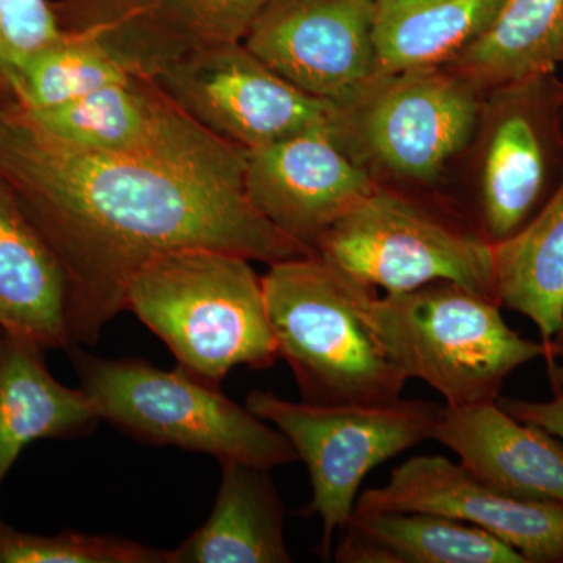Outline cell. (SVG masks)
Returning a JSON list of instances; mask_svg holds the SVG:
<instances>
[{"label":"cell","instance_id":"cell-21","mask_svg":"<svg viewBox=\"0 0 563 563\" xmlns=\"http://www.w3.org/2000/svg\"><path fill=\"white\" fill-rule=\"evenodd\" d=\"M503 0H374L377 76L442 68L495 20Z\"/></svg>","mask_w":563,"mask_h":563},{"label":"cell","instance_id":"cell-13","mask_svg":"<svg viewBox=\"0 0 563 563\" xmlns=\"http://www.w3.org/2000/svg\"><path fill=\"white\" fill-rule=\"evenodd\" d=\"M273 0H52L63 31L154 77L190 52L240 43Z\"/></svg>","mask_w":563,"mask_h":563},{"label":"cell","instance_id":"cell-16","mask_svg":"<svg viewBox=\"0 0 563 563\" xmlns=\"http://www.w3.org/2000/svg\"><path fill=\"white\" fill-rule=\"evenodd\" d=\"M432 439L496 490L563 506V440L517 420L498 401L444 406Z\"/></svg>","mask_w":563,"mask_h":563},{"label":"cell","instance_id":"cell-1","mask_svg":"<svg viewBox=\"0 0 563 563\" xmlns=\"http://www.w3.org/2000/svg\"><path fill=\"white\" fill-rule=\"evenodd\" d=\"M0 179L65 269L70 346L98 342L128 310L132 277L168 252L209 247L266 265L314 254L269 224L242 185L76 150L10 98L0 102Z\"/></svg>","mask_w":563,"mask_h":563},{"label":"cell","instance_id":"cell-23","mask_svg":"<svg viewBox=\"0 0 563 563\" xmlns=\"http://www.w3.org/2000/svg\"><path fill=\"white\" fill-rule=\"evenodd\" d=\"M496 301L529 318L543 344L563 313V180L528 225L495 246Z\"/></svg>","mask_w":563,"mask_h":563},{"label":"cell","instance_id":"cell-4","mask_svg":"<svg viewBox=\"0 0 563 563\" xmlns=\"http://www.w3.org/2000/svg\"><path fill=\"white\" fill-rule=\"evenodd\" d=\"M268 266L266 310L303 402L372 406L401 398L406 376L358 313L350 276L317 254Z\"/></svg>","mask_w":563,"mask_h":563},{"label":"cell","instance_id":"cell-9","mask_svg":"<svg viewBox=\"0 0 563 563\" xmlns=\"http://www.w3.org/2000/svg\"><path fill=\"white\" fill-rule=\"evenodd\" d=\"M246 407L273 422L306 463L312 499L301 514L320 517L324 558L331 554L333 533L350 523L366 474L432 439L443 409L402 398L372 406H314L261 390L247 395Z\"/></svg>","mask_w":563,"mask_h":563},{"label":"cell","instance_id":"cell-24","mask_svg":"<svg viewBox=\"0 0 563 563\" xmlns=\"http://www.w3.org/2000/svg\"><path fill=\"white\" fill-rule=\"evenodd\" d=\"M98 41L66 32L25 63L9 92L21 109H57L132 76Z\"/></svg>","mask_w":563,"mask_h":563},{"label":"cell","instance_id":"cell-22","mask_svg":"<svg viewBox=\"0 0 563 563\" xmlns=\"http://www.w3.org/2000/svg\"><path fill=\"white\" fill-rule=\"evenodd\" d=\"M563 65V0H503L492 24L443 68L487 92Z\"/></svg>","mask_w":563,"mask_h":563},{"label":"cell","instance_id":"cell-5","mask_svg":"<svg viewBox=\"0 0 563 563\" xmlns=\"http://www.w3.org/2000/svg\"><path fill=\"white\" fill-rule=\"evenodd\" d=\"M314 254L373 290L451 280L498 302L495 244L462 203L432 190L377 184L322 236Z\"/></svg>","mask_w":563,"mask_h":563},{"label":"cell","instance_id":"cell-8","mask_svg":"<svg viewBox=\"0 0 563 563\" xmlns=\"http://www.w3.org/2000/svg\"><path fill=\"white\" fill-rule=\"evenodd\" d=\"M472 199L465 207L493 244L518 235L563 180V80L536 74L484 92L465 151Z\"/></svg>","mask_w":563,"mask_h":563},{"label":"cell","instance_id":"cell-20","mask_svg":"<svg viewBox=\"0 0 563 563\" xmlns=\"http://www.w3.org/2000/svg\"><path fill=\"white\" fill-rule=\"evenodd\" d=\"M340 563H528L477 526L426 512L355 510L335 551Z\"/></svg>","mask_w":563,"mask_h":563},{"label":"cell","instance_id":"cell-19","mask_svg":"<svg viewBox=\"0 0 563 563\" xmlns=\"http://www.w3.org/2000/svg\"><path fill=\"white\" fill-rule=\"evenodd\" d=\"M221 468L213 512L172 551V563H290L285 507L268 472L235 461Z\"/></svg>","mask_w":563,"mask_h":563},{"label":"cell","instance_id":"cell-2","mask_svg":"<svg viewBox=\"0 0 563 563\" xmlns=\"http://www.w3.org/2000/svg\"><path fill=\"white\" fill-rule=\"evenodd\" d=\"M354 301L406 379L431 385L446 406L498 401L510 374L548 357L504 321L498 302L455 282L379 296L354 280Z\"/></svg>","mask_w":563,"mask_h":563},{"label":"cell","instance_id":"cell-12","mask_svg":"<svg viewBox=\"0 0 563 563\" xmlns=\"http://www.w3.org/2000/svg\"><path fill=\"white\" fill-rule=\"evenodd\" d=\"M374 0H273L243 43L299 90L347 106L377 77Z\"/></svg>","mask_w":563,"mask_h":563},{"label":"cell","instance_id":"cell-11","mask_svg":"<svg viewBox=\"0 0 563 563\" xmlns=\"http://www.w3.org/2000/svg\"><path fill=\"white\" fill-rule=\"evenodd\" d=\"M151 79L207 131L247 151L332 131L336 107L296 88L243 41L190 52Z\"/></svg>","mask_w":563,"mask_h":563},{"label":"cell","instance_id":"cell-17","mask_svg":"<svg viewBox=\"0 0 563 563\" xmlns=\"http://www.w3.org/2000/svg\"><path fill=\"white\" fill-rule=\"evenodd\" d=\"M68 303L60 261L0 179V332L69 347Z\"/></svg>","mask_w":563,"mask_h":563},{"label":"cell","instance_id":"cell-25","mask_svg":"<svg viewBox=\"0 0 563 563\" xmlns=\"http://www.w3.org/2000/svg\"><path fill=\"white\" fill-rule=\"evenodd\" d=\"M0 563H172V551L114 536L76 531L38 536L0 520Z\"/></svg>","mask_w":563,"mask_h":563},{"label":"cell","instance_id":"cell-14","mask_svg":"<svg viewBox=\"0 0 563 563\" xmlns=\"http://www.w3.org/2000/svg\"><path fill=\"white\" fill-rule=\"evenodd\" d=\"M355 510L442 515L484 529L528 563H563L562 504L514 498L443 455L396 466L387 484L358 495Z\"/></svg>","mask_w":563,"mask_h":563},{"label":"cell","instance_id":"cell-6","mask_svg":"<svg viewBox=\"0 0 563 563\" xmlns=\"http://www.w3.org/2000/svg\"><path fill=\"white\" fill-rule=\"evenodd\" d=\"M80 388L101 421L158 446H176L269 470L298 461L290 440L218 385L179 368L165 372L140 358L92 357L73 352Z\"/></svg>","mask_w":563,"mask_h":563},{"label":"cell","instance_id":"cell-15","mask_svg":"<svg viewBox=\"0 0 563 563\" xmlns=\"http://www.w3.org/2000/svg\"><path fill=\"white\" fill-rule=\"evenodd\" d=\"M329 131H313L247 151L244 192L277 231L314 252L333 225L377 187Z\"/></svg>","mask_w":563,"mask_h":563},{"label":"cell","instance_id":"cell-3","mask_svg":"<svg viewBox=\"0 0 563 563\" xmlns=\"http://www.w3.org/2000/svg\"><path fill=\"white\" fill-rule=\"evenodd\" d=\"M132 310L181 368L220 385L236 366L279 361L262 277L232 252L190 247L146 263L128 288Z\"/></svg>","mask_w":563,"mask_h":563},{"label":"cell","instance_id":"cell-7","mask_svg":"<svg viewBox=\"0 0 563 563\" xmlns=\"http://www.w3.org/2000/svg\"><path fill=\"white\" fill-rule=\"evenodd\" d=\"M483 98L443 66L377 76L336 107L331 136L379 184L433 190L468 150Z\"/></svg>","mask_w":563,"mask_h":563},{"label":"cell","instance_id":"cell-26","mask_svg":"<svg viewBox=\"0 0 563 563\" xmlns=\"http://www.w3.org/2000/svg\"><path fill=\"white\" fill-rule=\"evenodd\" d=\"M65 33L52 0H0V88L9 95L25 63Z\"/></svg>","mask_w":563,"mask_h":563},{"label":"cell","instance_id":"cell-10","mask_svg":"<svg viewBox=\"0 0 563 563\" xmlns=\"http://www.w3.org/2000/svg\"><path fill=\"white\" fill-rule=\"evenodd\" d=\"M21 110L41 131L76 150L244 187L247 150L207 131L143 74L57 109Z\"/></svg>","mask_w":563,"mask_h":563},{"label":"cell","instance_id":"cell-18","mask_svg":"<svg viewBox=\"0 0 563 563\" xmlns=\"http://www.w3.org/2000/svg\"><path fill=\"white\" fill-rule=\"evenodd\" d=\"M101 421L90 396L55 379L44 347L0 332V487L22 450L41 439H68Z\"/></svg>","mask_w":563,"mask_h":563},{"label":"cell","instance_id":"cell-27","mask_svg":"<svg viewBox=\"0 0 563 563\" xmlns=\"http://www.w3.org/2000/svg\"><path fill=\"white\" fill-rule=\"evenodd\" d=\"M554 396L550 401H526V399L504 398L498 404L517 420L531 422L563 440V376H553Z\"/></svg>","mask_w":563,"mask_h":563},{"label":"cell","instance_id":"cell-28","mask_svg":"<svg viewBox=\"0 0 563 563\" xmlns=\"http://www.w3.org/2000/svg\"><path fill=\"white\" fill-rule=\"evenodd\" d=\"M548 351L547 362L550 365V368L555 369L554 362L558 358H563V313H562V322L559 325L558 332L554 333L553 339L550 340V343L544 344Z\"/></svg>","mask_w":563,"mask_h":563}]
</instances>
